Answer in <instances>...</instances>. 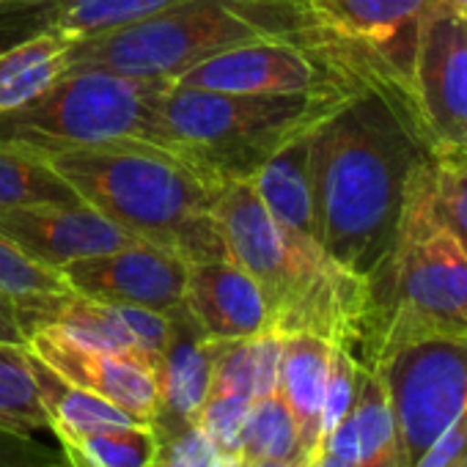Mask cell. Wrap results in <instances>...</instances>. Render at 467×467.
Returning <instances> with one entry per match:
<instances>
[{
	"mask_svg": "<svg viewBox=\"0 0 467 467\" xmlns=\"http://www.w3.org/2000/svg\"><path fill=\"white\" fill-rule=\"evenodd\" d=\"M431 160L410 99L388 83L355 88L311 135V192L325 254L368 278L390 254L412 173Z\"/></svg>",
	"mask_w": 467,
	"mask_h": 467,
	"instance_id": "cell-1",
	"label": "cell"
},
{
	"mask_svg": "<svg viewBox=\"0 0 467 467\" xmlns=\"http://www.w3.org/2000/svg\"><path fill=\"white\" fill-rule=\"evenodd\" d=\"M75 195L135 240L184 262L228 259L214 220L220 179L160 146H97L45 154Z\"/></svg>",
	"mask_w": 467,
	"mask_h": 467,
	"instance_id": "cell-2",
	"label": "cell"
},
{
	"mask_svg": "<svg viewBox=\"0 0 467 467\" xmlns=\"http://www.w3.org/2000/svg\"><path fill=\"white\" fill-rule=\"evenodd\" d=\"M214 220L228 259L262 289L275 336L314 333L352 352L366 308V281L325 248L286 231L267 212L251 179H220Z\"/></svg>",
	"mask_w": 467,
	"mask_h": 467,
	"instance_id": "cell-3",
	"label": "cell"
},
{
	"mask_svg": "<svg viewBox=\"0 0 467 467\" xmlns=\"http://www.w3.org/2000/svg\"><path fill=\"white\" fill-rule=\"evenodd\" d=\"M429 162L410 179L390 254L366 278L358 336L366 368L420 341L467 338V256L434 209Z\"/></svg>",
	"mask_w": 467,
	"mask_h": 467,
	"instance_id": "cell-4",
	"label": "cell"
},
{
	"mask_svg": "<svg viewBox=\"0 0 467 467\" xmlns=\"http://www.w3.org/2000/svg\"><path fill=\"white\" fill-rule=\"evenodd\" d=\"M265 39H300L333 50L303 0H182L140 23L78 39L72 69L97 67L173 83L212 56Z\"/></svg>",
	"mask_w": 467,
	"mask_h": 467,
	"instance_id": "cell-5",
	"label": "cell"
},
{
	"mask_svg": "<svg viewBox=\"0 0 467 467\" xmlns=\"http://www.w3.org/2000/svg\"><path fill=\"white\" fill-rule=\"evenodd\" d=\"M349 94H231L168 83L160 119L176 154L217 179H251L262 162L314 130Z\"/></svg>",
	"mask_w": 467,
	"mask_h": 467,
	"instance_id": "cell-6",
	"label": "cell"
},
{
	"mask_svg": "<svg viewBox=\"0 0 467 467\" xmlns=\"http://www.w3.org/2000/svg\"><path fill=\"white\" fill-rule=\"evenodd\" d=\"M168 83L75 67L34 102L0 116V146L42 157L67 149L130 143L171 149L160 119V99Z\"/></svg>",
	"mask_w": 467,
	"mask_h": 467,
	"instance_id": "cell-7",
	"label": "cell"
},
{
	"mask_svg": "<svg viewBox=\"0 0 467 467\" xmlns=\"http://www.w3.org/2000/svg\"><path fill=\"white\" fill-rule=\"evenodd\" d=\"M399 429L401 467L467 412V338H431L388 355L377 368Z\"/></svg>",
	"mask_w": 467,
	"mask_h": 467,
	"instance_id": "cell-8",
	"label": "cell"
},
{
	"mask_svg": "<svg viewBox=\"0 0 467 467\" xmlns=\"http://www.w3.org/2000/svg\"><path fill=\"white\" fill-rule=\"evenodd\" d=\"M176 86L231 94H349L366 83L333 50L300 39H265L212 56L182 78ZM379 83V80H377ZM390 86V83H388Z\"/></svg>",
	"mask_w": 467,
	"mask_h": 467,
	"instance_id": "cell-9",
	"label": "cell"
},
{
	"mask_svg": "<svg viewBox=\"0 0 467 467\" xmlns=\"http://www.w3.org/2000/svg\"><path fill=\"white\" fill-rule=\"evenodd\" d=\"M410 108L431 157H467V20L431 4L410 64Z\"/></svg>",
	"mask_w": 467,
	"mask_h": 467,
	"instance_id": "cell-10",
	"label": "cell"
},
{
	"mask_svg": "<svg viewBox=\"0 0 467 467\" xmlns=\"http://www.w3.org/2000/svg\"><path fill=\"white\" fill-rule=\"evenodd\" d=\"M303 4L322 39L360 75L390 83L407 94L418 26L431 0H303Z\"/></svg>",
	"mask_w": 467,
	"mask_h": 467,
	"instance_id": "cell-11",
	"label": "cell"
},
{
	"mask_svg": "<svg viewBox=\"0 0 467 467\" xmlns=\"http://www.w3.org/2000/svg\"><path fill=\"white\" fill-rule=\"evenodd\" d=\"M187 265L182 256L138 240L119 251L72 262L61 273L72 292L83 297L171 314L184 303Z\"/></svg>",
	"mask_w": 467,
	"mask_h": 467,
	"instance_id": "cell-12",
	"label": "cell"
},
{
	"mask_svg": "<svg viewBox=\"0 0 467 467\" xmlns=\"http://www.w3.org/2000/svg\"><path fill=\"white\" fill-rule=\"evenodd\" d=\"M26 347L72 385L86 388L119 404L121 410H127L146 426L157 423L160 388H157V374H154L151 360L140 355L88 349V347L69 341L53 327L34 330Z\"/></svg>",
	"mask_w": 467,
	"mask_h": 467,
	"instance_id": "cell-13",
	"label": "cell"
},
{
	"mask_svg": "<svg viewBox=\"0 0 467 467\" xmlns=\"http://www.w3.org/2000/svg\"><path fill=\"white\" fill-rule=\"evenodd\" d=\"M0 231L9 234L31 259L56 270L138 243L132 234L83 201L6 209L0 212Z\"/></svg>",
	"mask_w": 467,
	"mask_h": 467,
	"instance_id": "cell-14",
	"label": "cell"
},
{
	"mask_svg": "<svg viewBox=\"0 0 467 467\" xmlns=\"http://www.w3.org/2000/svg\"><path fill=\"white\" fill-rule=\"evenodd\" d=\"M209 341H237L273 333L259 284L231 259L190 262L184 303Z\"/></svg>",
	"mask_w": 467,
	"mask_h": 467,
	"instance_id": "cell-15",
	"label": "cell"
},
{
	"mask_svg": "<svg viewBox=\"0 0 467 467\" xmlns=\"http://www.w3.org/2000/svg\"><path fill=\"white\" fill-rule=\"evenodd\" d=\"M160 418L195 423L212 388V347L184 306L171 311V341L157 363Z\"/></svg>",
	"mask_w": 467,
	"mask_h": 467,
	"instance_id": "cell-16",
	"label": "cell"
},
{
	"mask_svg": "<svg viewBox=\"0 0 467 467\" xmlns=\"http://www.w3.org/2000/svg\"><path fill=\"white\" fill-rule=\"evenodd\" d=\"M330 355L333 341L314 333H292L281 341L278 393L295 415L300 431V451L311 459L322 445V404Z\"/></svg>",
	"mask_w": 467,
	"mask_h": 467,
	"instance_id": "cell-17",
	"label": "cell"
},
{
	"mask_svg": "<svg viewBox=\"0 0 467 467\" xmlns=\"http://www.w3.org/2000/svg\"><path fill=\"white\" fill-rule=\"evenodd\" d=\"M314 130L300 132L295 140L278 149L267 162H262L251 176V184L278 225H284L292 234H300L306 240L319 243L317 217H314V192H311Z\"/></svg>",
	"mask_w": 467,
	"mask_h": 467,
	"instance_id": "cell-18",
	"label": "cell"
},
{
	"mask_svg": "<svg viewBox=\"0 0 467 467\" xmlns=\"http://www.w3.org/2000/svg\"><path fill=\"white\" fill-rule=\"evenodd\" d=\"M72 45L56 26L0 53V116L42 97L72 69Z\"/></svg>",
	"mask_w": 467,
	"mask_h": 467,
	"instance_id": "cell-19",
	"label": "cell"
},
{
	"mask_svg": "<svg viewBox=\"0 0 467 467\" xmlns=\"http://www.w3.org/2000/svg\"><path fill=\"white\" fill-rule=\"evenodd\" d=\"M28 358H31V368H34L42 401L50 415V431H56V437H64V434L78 437V434H94V431H108V429L146 426L143 420H138L119 404L86 388L72 385L58 371H53L42 358H36L31 349H28Z\"/></svg>",
	"mask_w": 467,
	"mask_h": 467,
	"instance_id": "cell-20",
	"label": "cell"
},
{
	"mask_svg": "<svg viewBox=\"0 0 467 467\" xmlns=\"http://www.w3.org/2000/svg\"><path fill=\"white\" fill-rule=\"evenodd\" d=\"M352 423L358 434V467H401L396 415L377 371L358 363Z\"/></svg>",
	"mask_w": 467,
	"mask_h": 467,
	"instance_id": "cell-21",
	"label": "cell"
},
{
	"mask_svg": "<svg viewBox=\"0 0 467 467\" xmlns=\"http://www.w3.org/2000/svg\"><path fill=\"white\" fill-rule=\"evenodd\" d=\"M75 190L42 157L26 149L0 146V212L31 203H75Z\"/></svg>",
	"mask_w": 467,
	"mask_h": 467,
	"instance_id": "cell-22",
	"label": "cell"
},
{
	"mask_svg": "<svg viewBox=\"0 0 467 467\" xmlns=\"http://www.w3.org/2000/svg\"><path fill=\"white\" fill-rule=\"evenodd\" d=\"M0 426L15 431L50 429V415L42 401L28 347L0 341Z\"/></svg>",
	"mask_w": 467,
	"mask_h": 467,
	"instance_id": "cell-23",
	"label": "cell"
},
{
	"mask_svg": "<svg viewBox=\"0 0 467 467\" xmlns=\"http://www.w3.org/2000/svg\"><path fill=\"white\" fill-rule=\"evenodd\" d=\"M182 0H61L53 26L69 39H86L94 34L116 31L140 23Z\"/></svg>",
	"mask_w": 467,
	"mask_h": 467,
	"instance_id": "cell-24",
	"label": "cell"
},
{
	"mask_svg": "<svg viewBox=\"0 0 467 467\" xmlns=\"http://www.w3.org/2000/svg\"><path fill=\"white\" fill-rule=\"evenodd\" d=\"M240 453L245 462H256V459L292 462L297 456H306L300 451V431H297L295 415L289 404L281 399V393L254 401L245 431H243Z\"/></svg>",
	"mask_w": 467,
	"mask_h": 467,
	"instance_id": "cell-25",
	"label": "cell"
},
{
	"mask_svg": "<svg viewBox=\"0 0 467 467\" xmlns=\"http://www.w3.org/2000/svg\"><path fill=\"white\" fill-rule=\"evenodd\" d=\"M0 292L20 306L39 297L67 295L72 286L61 270L31 259L9 234L0 231Z\"/></svg>",
	"mask_w": 467,
	"mask_h": 467,
	"instance_id": "cell-26",
	"label": "cell"
},
{
	"mask_svg": "<svg viewBox=\"0 0 467 467\" xmlns=\"http://www.w3.org/2000/svg\"><path fill=\"white\" fill-rule=\"evenodd\" d=\"M58 440L78 445L97 467H151L160 451L154 426H127L78 437L64 434Z\"/></svg>",
	"mask_w": 467,
	"mask_h": 467,
	"instance_id": "cell-27",
	"label": "cell"
},
{
	"mask_svg": "<svg viewBox=\"0 0 467 467\" xmlns=\"http://www.w3.org/2000/svg\"><path fill=\"white\" fill-rule=\"evenodd\" d=\"M429 182L440 220L467 256V157H431Z\"/></svg>",
	"mask_w": 467,
	"mask_h": 467,
	"instance_id": "cell-28",
	"label": "cell"
},
{
	"mask_svg": "<svg viewBox=\"0 0 467 467\" xmlns=\"http://www.w3.org/2000/svg\"><path fill=\"white\" fill-rule=\"evenodd\" d=\"M251 407L254 399L243 393H209L195 423L214 442L217 453H240Z\"/></svg>",
	"mask_w": 467,
	"mask_h": 467,
	"instance_id": "cell-29",
	"label": "cell"
},
{
	"mask_svg": "<svg viewBox=\"0 0 467 467\" xmlns=\"http://www.w3.org/2000/svg\"><path fill=\"white\" fill-rule=\"evenodd\" d=\"M212 388L209 393H243L254 399L256 388V338L209 341Z\"/></svg>",
	"mask_w": 467,
	"mask_h": 467,
	"instance_id": "cell-30",
	"label": "cell"
},
{
	"mask_svg": "<svg viewBox=\"0 0 467 467\" xmlns=\"http://www.w3.org/2000/svg\"><path fill=\"white\" fill-rule=\"evenodd\" d=\"M355 377H358L355 355L347 347L333 344L327 388H325V404H322V440L349 415L352 399H355Z\"/></svg>",
	"mask_w": 467,
	"mask_h": 467,
	"instance_id": "cell-31",
	"label": "cell"
},
{
	"mask_svg": "<svg viewBox=\"0 0 467 467\" xmlns=\"http://www.w3.org/2000/svg\"><path fill=\"white\" fill-rule=\"evenodd\" d=\"M116 311L124 319V325H127L130 336L135 338L138 349L154 363V374H157V363L165 355L168 341H171V314L151 311V308H143V306H116Z\"/></svg>",
	"mask_w": 467,
	"mask_h": 467,
	"instance_id": "cell-32",
	"label": "cell"
},
{
	"mask_svg": "<svg viewBox=\"0 0 467 467\" xmlns=\"http://www.w3.org/2000/svg\"><path fill=\"white\" fill-rule=\"evenodd\" d=\"M53 20H56L53 6L23 4V0H0V53L50 28Z\"/></svg>",
	"mask_w": 467,
	"mask_h": 467,
	"instance_id": "cell-33",
	"label": "cell"
},
{
	"mask_svg": "<svg viewBox=\"0 0 467 467\" xmlns=\"http://www.w3.org/2000/svg\"><path fill=\"white\" fill-rule=\"evenodd\" d=\"M0 467H69L64 448L56 451L28 431L0 426Z\"/></svg>",
	"mask_w": 467,
	"mask_h": 467,
	"instance_id": "cell-34",
	"label": "cell"
},
{
	"mask_svg": "<svg viewBox=\"0 0 467 467\" xmlns=\"http://www.w3.org/2000/svg\"><path fill=\"white\" fill-rule=\"evenodd\" d=\"M415 467H467V412L426 448Z\"/></svg>",
	"mask_w": 467,
	"mask_h": 467,
	"instance_id": "cell-35",
	"label": "cell"
},
{
	"mask_svg": "<svg viewBox=\"0 0 467 467\" xmlns=\"http://www.w3.org/2000/svg\"><path fill=\"white\" fill-rule=\"evenodd\" d=\"M0 341L20 344V347L28 344V336H26V330L20 325V317H17V306L4 292H0Z\"/></svg>",
	"mask_w": 467,
	"mask_h": 467,
	"instance_id": "cell-36",
	"label": "cell"
},
{
	"mask_svg": "<svg viewBox=\"0 0 467 467\" xmlns=\"http://www.w3.org/2000/svg\"><path fill=\"white\" fill-rule=\"evenodd\" d=\"M311 467H355V464H349V462H344V459H336L333 453H327V451H317L314 453V459H311Z\"/></svg>",
	"mask_w": 467,
	"mask_h": 467,
	"instance_id": "cell-37",
	"label": "cell"
},
{
	"mask_svg": "<svg viewBox=\"0 0 467 467\" xmlns=\"http://www.w3.org/2000/svg\"><path fill=\"white\" fill-rule=\"evenodd\" d=\"M431 4H437V6H442V9H448V12L467 20V0H431Z\"/></svg>",
	"mask_w": 467,
	"mask_h": 467,
	"instance_id": "cell-38",
	"label": "cell"
},
{
	"mask_svg": "<svg viewBox=\"0 0 467 467\" xmlns=\"http://www.w3.org/2000/svg\"><path fill=\"white\" fill-rule=\"evenodd\" d=\"M214 467H245V459L243 453H217Z\"/></svg>",
	"mask_w": 467,
	"mask_h": 467,
	"instance_id": "cell-39",
	"label": "cell"
},
{
	"mask_svg": "<svg viewBox=\"0 0 467 467\" xmlns=\"http://www.w3.org/2000/svg\"><path fill=\"white\" fill-rule=\"evenodd\" d=\"M289 462H278V459H256V462H245V467H286Z\"/></svg>",
	"mask_w": 467,
	"mask_h": 467,
	"instance_id": "cell-40",
	"label": "cell"
},
{
	"mask_svg": "<svg viewBox=\"0 0 467 467\" xmlns=\"http://www.w3.org/2000/svg\"><path fill=\"white\" fill-rule=\"evenodd\" d=\"M286 467H311V456H297V459H292Z\"/></svg>",
	"mask_w": 467,
	"mask_h": 467,
	"instance_id": "cell-41",
	"label": "cell"
},
{
	"mask_svg": "<svg viewBox=\"0 0 467 467\" xmlns=\"http://www.w3.org/2000/svg\"><path fill=\"white\" fill-rule=\"evenodd\" d=\"M23 4H36V6H58L61 4V0H23Z\"/></svg>",
	"mask_w": 467,
	"mask_h": 467,
	"instance_id": "cell-42",
	"label": "cell"
},
{
	"mask_svg": "<svg viewBox=\"0 0 467 467\" xmlns=\"http://www.w3.org/2000/svg\"><path fill=\"white\" fill-rule=\"evenodd\" d=\"M151 467H154V464H151Z\"/></svg>",
	"mask_w": 467,
	"mask_h": 467,
	"instance_id": "cell-43",
	"label": "cell"
}]
</instances>
